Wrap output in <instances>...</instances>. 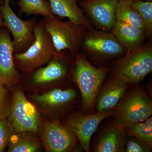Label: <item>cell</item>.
Wrapping results in <instances>:
<instances>
[{
  "instance_id": "obj_3",
  "label": "cell",
  "mask_w": 152,
  "mask_h": 152,
  "mask_svg": "<svg viewBox=\"0 0 152 152\" xmlns=\"http://www.w3.org/2000/svg\"><path fill=\"white\" fill-rule=\"evenodd\" d=\"M75 59L72 83L77 86L80 94L82 112L91 114L94 110L98 93L110 69L108 67L94 66L80 53L75 57Z\"/></svg>"
},
{
  "instance_id": "obj_2",
  "label": "cell",
  "mask_w": 152,
  "mask_h": 152,
  "mask_svg": "<svg viewBox=\"0 0 152 152\" xmlns=\"http://www.w3.org/2000/svg\"><path fill=\"white\" fill-rule=\"evenodd\" d=\"M72 86L55 88L41 94L26 95L43 119L62 122L75 111L78 104V92L75 87Z\"/></svg>"
},
{
  "instance_id": "obj_20",
  "label": "cell",
  "mask_w": 152,
  "mask_h": 152,
  "mask_svg": "<svg viewBox=\"0 0 152 152\" xmlns=\"http://www.w3.org/2000/svg\"><path fill=\"white\" fill-rule=\"evenodd\" d=\"M20 8L19 15H42L55 18L57 17L52 12L49 1L46 0H19L15 3Z\"/></svg>"
},
{
  "instance_id": "obj_9",
  "label": "cell",
  "mask_w": 152,
  "mask_h": 152,
  "mask_svg": "<svg viewBox=\"0 0 152 152\" xmlns=\"http://www.w3.org/2000/svg\"><path fill=\"white\" fill-rule=\"evenodd\" d=\"M10 1L3 0L0 5V11L5 27L12 36L14 53H23L34 42V30L37 20L34 17L27 20L20 19L11 8Z\"/></svg>"
},
{
  "instance_id": "obj_4",
  "label": "cell",
  "mask_w": 152,
  "mask_h": 152,
  "mask_svg": "<svg viewBox=\"0 0 152 152\" xmlns=\"http://www.w3.org/2000/svg\"><path fill=\"white\" fill-rule=\"evenodd\" d=\"M35 40L23 53H14V60L18 70L23 76L46 65L57 51L50 34L44 27L42 19L36 24L34 30Z\"/></svg>"
},
{
  "instance_id": "obj_24",
  "label": "cell",
  "mask_w": 152,
  "mask_h": 152,
  "mask_svg": "<svg viewBox=\"0 0 152 152\" xmlns=\"http://www.w3.org/2000/svg\"><path fill=\"white\" fill-rule=\"evenodd\" d=\"M15 133L8 118L0 120V152L5 151L10 140Z\"/></svg>"
},
{
  "instance_id": "obj_23",
  "label": "cell",
  "mask_w": 152,
  "mask_h": 152,
  "mask_svg": "<svg viewBox=\"0 0 152 152\" xmlns=\"http://www.w3.org/2000/svg\"><path fill=\"white\" fill-rule=\"evenodd\" d=\"M137 11L143 22L146 37L152 34V2L134 0L130 4Z\"/></svg>"
},
{
  "instance_id": "obj_11",
  "label": "cell",
  "mask_w": 152,
  "mask_h": 152,
  "mask_svg": "<svg viewBox=\"0 0 152 152\" xmlns=\"http://www.w3.org/2000/svg\"><path fill=\"white\" fill-rule=\"evenodd\" d=\"M81 48L88 54L102 59H110L125 55L127 50L120 43L111 32L87 30Z\"/></svg>"
},
{
  "instance_id": "obj_28",
  "label": "cell",
  "mask_w": 152,
  "mask_h": 152,
  "mask_svg": "<svg viewBox=\"0 0 152 152\" xmlns=\"http://www.w3.org/2000/svg\"><path fill=\"white\" fill-rule=\"evenodd\" d=\"M134 1V0H119V1H121L124 2L129 4H130L131 3H132V2Z\"/></svg>"
},
{
  "instance_id": "obj_13",
  "label": "cell",
  "mask_w": 152,
  "mask_h": 152,
  "mask_svg": "<svg viewBox=\"0 0 152 152\" xmlns=\"http://www.w3.org/2000/svg\"><path fill=\"white\" fill-rule=\"evenodd\" d=\"M23 78L14 62L10 33L5 27L0 28V84L10 89L20 84Z\"/></svg>"
},
{
  "instance_id": "obj_21",
  "label": "cell",
  "mask_w": 152,
  "mask_h": 152,
  "mask_svg": "<svg viewBox=\"0 0 152 152\" xmlns=\"http://www.w3.org/2000/svg\"><path fill=\"white\" fill-rule=\"evenodd\" d=\"M115 19L116 21L145 30L142 20L138 13L130 4L119 1L116 10Z\"/></svg>"
},
{
  "instance_id": "obj_8",
  "label": "cell",
  "mask_w": 152,
  "mask_h": 152,
  "mask_svg": "<svg viewBox=\"0 0 152 152\" xmlns=\"http://www.w3.org/2000/svg\"><path fill=\"white\" fill-rule=\"evenodd\" d=\"M113 110V123L124 129L130 124L143 121L151 117L152 102L145 91L136 86L126 92Z\"/></svg>"
},
{
  "instance_id": "obj_12",
  "label": "cell",
  "mask_w": 152,
  "mask_h": 152,
  "mask_svg": "<svg viewBox=\"0 0 152 152\" xmlns=\"http://www.w3.org/2000/svg\"><path fill=\"white\" fill-rule=\"evenodd\" d=\"M113 115V110L95 114L75 111L61 122L75 134L83 151L88 152L91 138L98 126L102 121Z\"/></svg>"
},
{
  "instance_id": "obj_29",
  "label": "cell",
  "mask_w": 152,
  "mask_h": 152,
  "mask_svg": "<svg viewBox=\"0 0 152 152\" xmlns=\"http://www.w3.org/2000/svg\"><path fill=\"white\" fill-rule=\"evenodd\" d=\"M3 2V0H0V4H1Z\"/></svg>"
},
{
  "instance_id": "obj_19",
  "label": "cell",
  "mask_w": 152,
  "mask_h": 152,
  "mask_svg": "<svg viewBox=\"0 0 152 152\" xmlns=\"http://www.w3.org/2000/svg\"><path fill=\"white\" fill-rule=\"evenodd\" d=\"M44 148L40 137L29 132L14 133L9 142L7 152H40Z\"/></svg>"
},
{
  "instance_id": "obj_6",
  "label": "cell",
  "mask_w": 152,
  "mask_h": 152,
  "mask_svg": "<svg viewBox=\"0 0 152 152\" xmlns=\"http://www.w3.org/2000/svg\"><path fill=\"white\" fill-rule=\"evenodd\" d=\"M152 71V44L149 41L127 52L114 66L113 75L129 83H138Z\"/></svg>"
},
{
  "instance_id": "obj_7",
  "label": "cell",
  "mask_w": 152,
  "mask_h": 152,
  "mask_svg": "<svg viewBox=\"0 0 152 152\" xmlns=\"http://www.w3.org/2000/svg\"><path fill=\"white\" fill-rule=\"evenodd\" d=\"M42 19L57 52L67 50L74 57L80 53L88 30L85 26L69 19L62 21L57 16L44 17Z\"/></svg>"
},
{
  "instance_id": "obj_18",
  "label": "cell",
  "mask_w": 152,
  "mask_h": 152,
  "mask_svg": "<svg viewBox=\"0 0 152 152\" xmlns=\"http://www.w3.org/2000/svg\"><path fill=\"white\" fill-rule=\"evenodd\" d=\"M111 32L127 52L141 46L146 37L145 30L118 21H116Z\"/></svg>"
},
{
  "instance_id": "obj_16",
  "label": "cell",
  "mask_w": 152,
  "mask_h": 152,
  "mask_svg": "<svg viewBox=\"0 0 152 152\" xmlns=\"http://www.w3.org/2000/svg\"><path fill=\"white\" fill-rule=\"evenodd\" d=\"M127 136L123 128L113 123L101 133L94 147L96 152H125Z\"/></svg>"
},
{
  "instance_id": "obj_26",
  "label": "cell",
  "mask_w": 152,
  "mask_h": 152,
  "mask_svg": "<svg viewBox=\"0 0 152 152\" xmlns=\"http://www.w3.org/2000/svg\"><path fill=\"white\" fill-rule=\"evenodd\" d=\"M125 151L127 152H150L152 148L139 139L133 137L127 136Z\"/></svg>"
},
{
  "instance_id": "obj_17",
  "label": "cell",
  "mask_w": 152,
  "mask_h": 152,
  "mask_svg": "<svg viewBox=\"0 0 152 152\" xmlns=\"http://www.w3.org/2000/svg\"><path fill=\"white\" fill-rule=\"evenodd\" d=\"M80 0H49L52 12L55 15L66 18L85 26L87 29L93 28L89 19L85 15L78 3Z\"/></svg>"
},
{
  "instance_id": "obj_14",
  "label": "cell",
  "mask_w": 152,
  "mask_h": 152,
  "mask_svg": "<svg viewBox=\"0 0 152 152\" xmlns=\"http://www.w3.org/2000/svg\"><path fill=\"white\" fill-rule=\"evenodd\" d=\"M119 0H83L82 10L99 28L111 32L116 22L115 13Z\"/></svg>"
},
{
  "instance_id": "obj_15",
  "label": "cell",
  "mask_w": 152,
  "mask_h": 152,
  "mask_svg": "<svg viewBox=\"0 0 152 152\" xmlns=\"http://www.w3.org/2000/svg\"><path fill=\"white\" fill-rule=\"evenodd\" d=\"M131 84L113 77L103 84L96 99L95 107L96 113L115 108L126 94Z\"/></svg>"
},
{
  "instance_id": "obj_27",
  "label": "cell",
  "mask_w": 152,
  "mask_h": 152,
  "mask_svg": "<svg viewBox=\"0 0 152 152\" xmlns=\"http://www.w3.org/2000/svg\"><path fill=\"white\" fill-rule=\"evenodd\" d=\"M3 27H5L2 15L0 11V28Z\"/></svg>"
},
{
  "instance_id": "obj_1",
  "label": "cell",
  "mask_w": 152,
  "mask_h": 152,
  "mask_svg": "<svg viewBox=\"0 0 152 152\" xmlns=\"http://www.w3.org/2000/svg\"><path fill=\"white\" fill-rule=\"evenodd\" d=\"M75 66V57L69 52H58L46 65L23 76L21 86L26 94H41L68 86L72 83Z\"/></svg>"
},
{
  "instance_id": "obj_10",
  "label": "cell",
  "mask_w": 152,
  "mask_h": 152,
  "mask_svg": "<svg viewBox=\"0 0 152 152\" xmlns=\"http://www.w3.org/2000/svg\"><path fill=\"white\" fill-rule=\"evenodd\" d=\"M40 137L47 152H78L82 148L73 132L59 121L43 119Z\"/></svg>"
},
{
  "instance_id": "obj_25",
  "label": "cell",
  "mask_w": 152,
  "mask_h": 152,
  "mask_svg": "<svg viewBox=\"0 0 152 152\" xmlns=\"http://www.w3.org/2000/svg\"><path fill=\"white\" fill-rule=\"evenodd\" d=\"M12 92L11 89L0 84V120L8 118L10 112Z\"/></svg>"
},
{
  "instance_id": "obj_22",
  "label": "cell",
  "mask_w": 152,
  "mask_h": 152,
  "mask_svg": "<svg viewBox=\"0 0 152 152\" xmlns=\"http://www.w3.org/2000/svg\"><path fill=\"white\" fill-rule=\"evenodd\" d=\"M126 136H133L152 147V116L143 121L128 125L124 129Z\"/></svg>"
},
{
  "instance_id": "obj_5",
  "label": "cell",
  "mask_w": 152,
  "mask_h": 152,
  "mask_svg": "<svg viewBox=\"0 0 152 152\" xmlns=\"http://www.w3.org/2000/svg\"><path fill=\"white\" fill-rule=\"evenodd\" d=\"M10 112L8 117L15 133L29 132L40 137L43 118L35 106L28 99L21 85L10 88Z\"/></svg>"
}]
</instances>
